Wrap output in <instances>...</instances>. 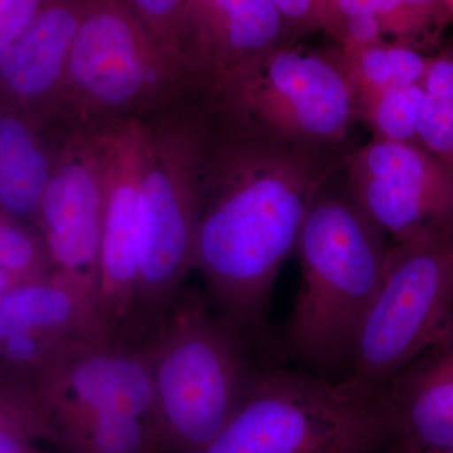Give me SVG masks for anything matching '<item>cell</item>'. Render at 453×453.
<instances>
[{"mask_svg": "<svg viewBox=\"0 0 453 453\" xmlns=\"http://www.w3.org/2000/svg\"><path fill=\"white\" fill-rule=\"evenodd\" d=\"M193 101L213 127L275 145L342 148L357 121L339 50L296 43L250 59Z\"/></svg>", "mask_w": 453, "mask_h": 453, "instance_id": "5", "label": "cell"}, {"mask_svg": "<svg viewBox=\"0 0 453 453\" xmlns=\"http://www.w3.org/2000/svg\"><path fill=\"white\" fill-rule=\"evenodd\" d=\"M357 120L365 122L372 138L398 142H418L422 85L388 86L354 95Z\"/></svg>", "mask_w": 453, "mask_h": 453, "instance_id": "18", "label": "cell"}, {"mask_svg": "<svg viewBox=\"0 0 453 453\" xmlns=\"http://www.w3.org/2000/svg\"><path fill=\"white\" fill-rule=\"evenodd\" d=\"M342 169L350 195L395 243L453 235V169L418 142L372 138Z\"/></svg>", "mask_w": 453, "mask_h": 453, "instance_id": "11", "label": "cell"}, {"mask_svg": "<svg viewBox=\"0 0 453 453\" xmlns=\"http://www.w3.org/2000/svg\"><path fill=\"white\" fill-rule=\"evenodd\" d=\"M377 396L388 413L392 443L453 449V318Z\"/></svg>", "mask_w": 453, "mask_h": 453, "instance_id": "15", "label": "cell"}, {"mask_svg": "<svg viewBox=\"0 0 453 453\" xmlns=\"http://www.w3.org/2000/svg\"><path fill=\"white\" fill-rule=\"evenodd\" d=\"M91 133L103 159L105 181L101 320L110 342H125L138 290L140 188L148 118L112 122Z\"/></svg>", "mask_w": 453, "mask_h": 453, "instance_id": "12", "label": "cell"}, {"mask_svg": "<svg viewBox=\"0 0 453 453\" xmlns=\"http://www.w3.org/2000/svg\"><path fill=\"white\" fill-rule=\"evenodd\" d=\"M387 453H453V449H412V447H404L396 445V443H390Z\"/></svg>", "mask_w": 453, "mask_h": 453, "instance_id": "26", "label": "cell"}, {"mask_svg": "<svg viewBox=\"0 0 453 453\" xmlns=\"http://www.w3.org/2000/svg\"><path fill=\"white\" fill-rule=\"evenodd\" d=\"M365 16L377 18L384 35H393L398 43L412 44L413 18L401 0H325L321 29L336 40L349 20Z\"/></svg>", "mask_w": 453, "mask_h": 453, "instance_id": "19", "label": "cell"}, {"mask_svg": "<svg viewBox=\"0 0 453 453\" xmlns=\"http://www.w3.org/2000/svg\"><path fill=\"white\" fill-rule=\"evenodd\" d=\"M125 2L144 27L157 50L181 76L178 65L177 50H175V29L187 0H125Z\"/></svg>", "mask_w": 453, "mask_h": 453, "instance_id": "20", "label": "cell"}, {"mask_svg": "<svg viewBox=\"0 0 453 453\" xmlns=\"http://www.w3.org/2000/svg\"><path fill=\"white\" fill-rule=\"evenodd\" d=\"M384 235L347 187L327 184L316 196L295 247L301 281L285 329L300 369L330 381L333 372L347 377L386 266Z\"/></svg>", "mask_w": 453, "mask_h": 453, "instance_id": "2", "label": "cell"}, {"mask_svg": "<svg viewBox=\"0 0 453 453\" xmlns=\"http://www.w3.org/2000/svg\"><path fill=\"white\" fill-rule=\"evenodd\" d=\"M203 122L205 169L193 270L202 273L214 311L261 348L280 268L347 154L268 144Z\"/></svg>", "mask_w": 453, "mask_h": 453, "instance_id": "1", "label": "cell"}, {"mask_svg": "<svg viewBox=\"0 0 453 453\" xmlns=\"http://www.w3.org/2000/svg\"><path fill=\"white\" fill-rule=\"evenodd\" d=\"M417 140L423 149L453 169V57L428 59Z\"/></svg>", "mask_w": 453, "mask_h": 453, "instance_id": "17", "label": "cell"}, {"mask_svg": "<svg viewBox=\"0 0 453 453\" xmlns=\"http://www.w3.org/2000/svg\"><path fill=\"white\" fill-rule=\"evenodd\" d=\"M290 43L273 0H187L175 50L188 97H202L241 65Z\"/></svg>", "mask_w": 453, "mask_h": 453, "instance_id": "13", "label": "cell"}, {"mask_svg": "<svg viewBox=\"0 0 453 453\" xmlns=\"http://www.w3.org/2000/svg\"><path fill=\"white\" fill-rule=\"evenodd\" d=\"M40 380L38 407L67 453H168L142 345L79 340Z\"/></svg>", "mask_w": 453, "mask_h": 453, "instance_id": "6", "label": "cell"}, {"mask_svg": "<svg viewBox=\"0 0 453 453\" xmlns=\"http://www.w3.org/2000/svg\"><path fill=\"white\" fill-rule=\"evenodd\" d=\"M0 418L20 419V421L35 423V425L43 427V425H42L41 417L33 416V414H2V412H0Z\"/></svg>", "mask_w": 453, "mask_h": 453, "instance_id": "27", "label": "cell"}, {"mask_svg": "<svg viewBox=\"0 0 453 453\" xmlns=\"http://www.w3.org/2000/svg\"><path fill=\"white\" fill-rule=\"evenodd\" d=\"M291 43L323 27L325 0H273Z\"/></svg>", "mask_w": 453, "mask_h": 453, "instance_id": "21", "label": "cell"}, {"mask_svg": "<svg viewBox=\"0 0 453 453\" xmlns=\"http://www.w3.org/2000/svg\"><path fill=\"white\" fill-rule=\"evenodd\" d=\"M31 434L49 437L44 428L35 423L0 418V453H29L27 436Z\"/></svg>", "mask_w": 453, "mask_h": 453, "instance_id": "23", "label": "cell"}, {"mask_svg": "<svg viewBox=\"0 0 453 453\" xmlns=\"http://www.w3.org/2000/svg\"><path fill=\"white\" fill-rule=\"evenodd\" d=\"M205 127L183 98L148 118L140 188L139 281L127 342H144L168 315L193 270L202 210Z\"/></svg>", "mask_w": 453, "mask_h": 453, "instance_id": "4", "label": "cell"}, {"mask_svg": "<svg viewBox=\"0 0 453 453\" xmlns=\"http://www.w3.org/2000/svg\"><path fill=\"white\" fill-rule=\"evenodd\" d=\"M412 8L422 22L440 37L441 33L451 19L443 0H402Z\"/></svg>", "mask_w": 453, "mask_h": 453, "instance_id": "24", "label": "cell"}, {"mask_svg": "<svg viewBox=\"0 0 453 453\" xmlns=\"http://www.w3.org/2000/svg\"><path fill=\"white\" fill-rule=\"evenodd\" d=\"M17 282V280L0 264V297L14 288H20Z\"/></svg>", "mask_w": 453, "mask_h": 453, "instance_id": "25", "label": "cell"}, {"mask_svg": "<svg viewBox=\"0 0 453 453\" xmlns=\"http://www.w3.org/2000/svg\"><path fill=\"white\" fill-rule=\"evenodd\" d=\"M47 0H0V52L31 23Z\"/></svg>", "mask_w": 453, "mask_h": 453, "instance_id": "22", "label": "cell"}, {"mask_svg": "<svg viewBox=\"0 0 453 453\" xmlns=\"http://www.w3.org/2000/svg\"><path fill=\"white\" fill-rule=\"evenodd\" d=\"M447 9H449V16H451V19L453 20V0H443Z\"/></svg>", "mask_w": 453, "mask_h": 453, "instance_id": "28", "label": "cell"}, {"mask_svg": "<svg viewBox=\"0 0 453 453\" xmlns=\"http://www.w3.org/2000/svg\"><path fill=\"white\" fill-rule=\"evenodd\" d=\"M46 124L11 105L0 110V213L12 219H37L64 135L47 144Z\"/></svg>", "mask_w": 453, "mask_h": 453, "instance_id": "16", "label": "cell"}, {"mask_svg": "<svg viewBox=\"0 0 453 453\" xmlns=\"http://www.w3.org/2000/svg\"><path fill=\"white\" fill-rule=\"evenodd\" d=\"M188 97L183 77L125 0H89L50 125L91 131L146 119Z\"/></svg>", "mask_w": 453, "mask_h": 453, "instance_id": "7", "label": "cell"}, {"mask_svg": "<svg viewBox=\"0 0 453 453\" xmlns=\"http://www.w3.org/2000/svg\"><path fill=\"white\" fill-rule=\"evenodd\" d=\"M89 0H47L0 52V91L8 105L50 124L68 57Z\"/></svg>", "mask_w": 453, "mask_h": 453, "instance_id": "14", "label": "cell"}, {"mask_svg": "<svg viewBox=\"0 0 453 453\" xmlns=\"http://www.w3.org/2000/svg\"><path fill=\"white\" fill-rule=\"evenodd\" d=\"M168 453H202L243 403L257 348L196 288H184L142 342Z\"/></svg>", "mask_w": 453, "mask_h": 453, "instance_id": "3", "label": "cell"}, {"mask_svg": "<svg viewBox=\"0 0 453 453\" xmlns=\"http://www.w3.org/2000/svg\"><path fill=\"white\" fill-rule=\"evenodd\" d=\"M104 211V165L94 135L64 131L37 219L53 275L85 301L101 325Z\"/></svg>", "mask_w": 453, "mask_h": 453, "instance_id": "10", "label": "cell"}, {"mask_svg": "<svg viewBox=\"0 0 453 453\" xmlns=\"http://www.w3.org/2000/svg\"><path fill=\"white\" fill-rule=\"evenodd\" d=\"M392 440L378 396L357 398L303 369L264 365L202 453H383Z\"/></svg>", "mask_w": 453, "mask_h": 453, "instance_id": "8", "label": "cell"}, {"mask_svg": "<svg viewBox=\"0 0 453 453\" xmlns=\"http://www.w3.org/2000/svg\"><path fill=\"white\" fill-rule=\"evenodd\" d=\"M453 318V235L395 243L340 388L374 398Z\"/></svg>", "mask_w": 453, "mask_h": 453, "instance_id": "9", "label": "cell"}]
</instances>
